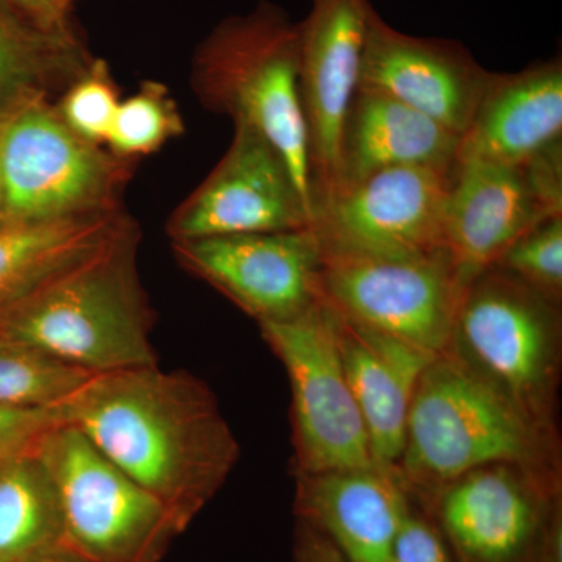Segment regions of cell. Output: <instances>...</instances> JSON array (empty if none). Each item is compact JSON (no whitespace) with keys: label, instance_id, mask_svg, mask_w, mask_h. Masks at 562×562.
I'll use <instances>...</instances> for the list:
<instances>
[{"label":"cell","instance_id":"obj_1","mask_svg":"<svg viewBox=\"0 0 562 562\" xmlns=\"http://www.w3.org/2000/svg\"><path fill=\"white\" fill-rule=\"evenodd\" d=\"M187 530L238 464L241 447L209 384L160 366L95 373L58 406Z\"/></svg>","mask_w":562,"mask_h":562},{"label":"cell","instance_id":"obj_2","mask_svg":"<svg viewBox=\"0 0 562 562\" xmlns=\"http://www.w3.org/2000/svg\"><path fill=\"white\" fill-rule=\"evenodd\" d=\"M138 243V228L128 221L99 249L0 310V339L91 373L158 364L154 313L136 266Z\"/></svg>","mask_w":562,"mask_h":562},{"label":"cell","instance_id":"obj_3","mask_svg":"<svg viewBox=\"0 0 562 562\" xmlns=\"http://www.w3.org/2000/svg\"><path fill=\"white\" fill-rule=\"evenodd\" d=\"M561 471L558 432L542 430L482 380L439 355L414 392L397 471L412 495L502 464Z\"/></svg>","mask_w":562,"mask_h":562},{"label":"cell","instance_id":"obj_4","mask_svg":"<svg viewBox=\"0 0 562 562\" xmlns=\"http://www.w3.org/2000/svg\"><path fill=\"white\" fill-rule=\"evenodd\" d=\"M192 87L206 109L254 128L280 151L314 220L297 22L268 0L225 18L195 50Z\"/></svg>","mask_w":562,"mask_h":562},{"label":"cell","instance_id":"obj_5","mask_svg":"<svg viewBox=\"0 0 562 562\" xmlns=\"http://www.w3.org/2000/svg\"><path fill=\"white\" fill-rule=\"evenodd\" d=\"M442 355L498 392L532 424L558 432L561 303L492 266L462 292Z\"/></svg>","mask_w":562,"mask_h":562},{"label":"cell","instance_id":"obj_6","mask_svg":"<svg viewBox=\"0 0 562 562\" xmlns=\"http://www.w3.org/2000/svg\"><path fill=\"white\" fill-rule=\"evenodd\" d=\"M412 497L453 562H562L561 471L502 462Z\"/></svg>","mask_w":562,"mask_h":562},{"label":"cell","instance_id":"obj_7","mask_svg":"<svg viewBox=\"0 0 562 562\" xmlns=\"http://www.w3.org/2000/svg\"><path fill=\"white\" fill-rule=\"evenodd\" d=\"M132 161L81 138L49 101H35L0 127V210L9 222L109 213Z\"/></svg>","mask_w":562,"mask_h":562},{"label":"cell","instance_id":"obj_8","mask_svg":"<svg viewBox=\"0 0 562 562\" xmlns=\"http://www.w3.org/2000/svg\"><path fill=\"white\" fill-rule=\"evenodd\" d=\"M54 480L70 547L80 562H160L184 531L77 428L60 424L35 450Z\"/></svg>","mask_w":562,"mask_h":562},{"label":"cell","instance_id":"obj_9","mask_svg":"<svg viewBox=\"0 0 562 562\" xmlns=\"http://www.w3.org/2000/svg\"><path fill=\"white\" fill-rule=\"evenodd\" d=\"M258 325L290 379L294 473L375 464L344 372L335 310L319 299L299 316Z\"/></svg>","mask_w":562,"mask_h":562},{"label":"cell","instance_id":"obj_10","mask_svg":"<svg viewBox=\"0 0 562 562\" xmlns=\"http://www.w3.org/2000/svg\"><path fill=\"white\" fill-rule=\"evenodd\" d=\"M453 169H384L336 191L316 210L312 225L324 261L397 260L446 250Z\"/></svg>","mask_w":562,"mask_h":562},{"label":"cell","instance_id":"obj_11","mask_svg":"<svg viewBox=\"0 0 562 562\" xmlns=\"http://www.w3.org/2000/svg\"><path fill=\"white\" fill-rule=\"evenodd\" d=\"M557 214H562V143L524 165L457 162L443 249L468 286L524 233Z\"/></svg>","mask_w":562,"mask_h":562},{"label":"cell","instance_id":"obj_12","mask_svg":"<svg viewBox=\"0 0 562 562\" xmlns=\"http://www.w3.org/2000/svg\"><path fill=\"white\" fill-rule=\"evenodd\" d=\"M462 283L446 250L397 260L322 262L321 299L344 319L442 355L452 336Z\"/></svg>","mask_w":562,"mask_h":562},{"label":"cell","instance_id":"obj_13","mask_svg":"<svg viewBox=\"0 0 562 562\" xmlns=\"http://www.w3.org/2000/svg\"><path fill=\"white\" fill-rule=\"evenodd\" d=\"M187 271L262 322L299 316L321 299L322 250L312 228L172 241Z\"/></svg>","mask_w":562,"mask_h":562},{"label":"cell","instance_id":"obj_14","mask_svg":"<svg viewBox=\"0 0 562 562\" xmlns=\"http://www.w3.org/2000/svg\"><path fill=\"white\" fill-rule=\"evenodd\" d=\"M313 213L286 160L265 136L235 125L216 168L168 222L172 241L312 228Z\"/></svg>","mask_w":562,"mask_h":562},{"label":"cell","instance_id":"obj_15","mask_svg":"<svg viewBox=\"0 0 562 562\" xmlns=\"http://www.w3.org/2000/svg\"><path fill=\"white\" fill-rule=\"evenodd\" d=\"M373 10L371 0H312L308 16L297 22L314 214L336 190L339 133L360 88Z\"/></svg>","mask_w":562,"mask_h":562},{"label":"cell","instance_id":"obj_16","mask_svg":"<svg viewBox=\"0 0 562 562\" xmlns=\"http://www.w3.org/2000/svg\"><path fill=\"white\" fill-rule=\"evenodd\" d=\"M490 72L460 41L408 35L373 10L360 88L383 92L461 136Z\"/></svg>","mask_w":562,"mask_h":562},{"label":"cell","instance_id":"obj_17","mask_svg":"<svg viewBox=\"0 0 562 562\" xmlns=\"http://www.w3.org/2000/svg\"><path fill=\"white\" fill-rule=\"evenodd\" d=\"M409 492L401 473L373 464L295 473L297 520L321 531L349 562H392Z\"/></svg>","mask_w":562,"mask_h":562},{"label":"cell","instance_id":"obj_18","mask_svg":"<svg viewBox=\"0 0 562 562\" xmlns=\"http://www.w3.org/2000/svg\"><path fill=\"white\" fill-rule=\"evenodd\" d=\"M562 143V61L532 63L519 72H490L457 162L524 165Z\"/></svg>","mask_w":562,"mask_h":562},{"label":"cell","instance_id":"obj_19","mask_svg":"<svg viewBox=\"0 0 562 562\" xmlns=\"http://www.w3.org/2000/svg\"><path fill=\"white\" fill-rule=\"evenodd\" d=\"M336 331L344 372L368 431L373 462L397 471L414 392L436 355L361 327L338 313Z\"/></svg>","mask_w":562,"mask_h":562},{"label":"cell","instance_id":"obj_20","mask_svg":"<svg viewBox=\"0 0 562 562\" xmlns=\"http://www.w3.org/2000/svg\"><path fill=\"white\" fill-rule=\"evenodd\" d=\"M460 140V135L412 106L358 88L339 133L335 192L384 169H453Z\"/></svg>","mask_w":562,"mask_h":562},{"label":"cell","instance_id":"obj_21","mask_svg":"<svg viewBox=\"0 0 562 562\" xmlns=\"http://www.w3.org/2000/svg\"><path fill=\"white\" fill-rule=\"evenodd\" d=\"M92 60L72 24L46 27L13 0H0V124L22 106L65 91Z\"/></svg>","mask_w":562,"mask_h":562},{"label":"cell","instance_id":"obj_22","mask_svg":"<svg viewBox=\"0 0 562 562\" xmlns=\"http://www.w3.org/2000/svg\"><path fill=\"white\" fill-rule=\"evenodd\" d=\"M128 220L121 210L65 220L5 222L0 227V310L113 238Z\"/></svg>","mask_w":562,"mask_h":562},{"label":"cell","instance_id":"obj_23","mask_svg":"<svg viewBox=\"0 0 562 562\" xmlns=\"http://www.w3.org/2000/svg\"><path fill=\"white\" fill-rule=\"evenodd\" d=\"M35 450L0 464V562H80L57 487Z\"/></svg>","mask_w":562,"mask_h":562},{"label":"cell","instance_id":"obj_24","mask_svg":"<svg viewBox=\"0 0 562 562\" xmlns=\"http://www.w3.org/2000/svg\"><path fill=\"white\" fill-rule=\"evenodd\" d=\"M95 373L0 339V405L58 408Z\"/></svg>","mask_w":562,"mask_h":562},{"label":"cell","instance_id":"obj_25","mask_svg":"<svg viewBox=\"0 0 562 562\" xmlns=\"http://www.w3.org/2000/svg\"><path fill=\"white\" fill-rule=\"evenodd\" d=\"M183 128L179 106L168 88L157 81H146L138 92L121 101L106 146L116 157L135 161L161 149L180 136Z\"/></svg>","mask_w":562,"mask_h":562},{"label":"cell","instance_id":"obj_26","mask_svg":"<svg viewBox=\"0 0 562 562\" xmlns=\"http://www.w3.org/2000/svg\"><path fill=\"white\" fill-rule=\"evenodd\" d=\"M121 99L109 65L94 58L90 68L63 92L57 110L66 125L90 143L103 146Z\"/></svg>","mask_w":562,"mask_h":562},{"label":"cell","instance_id":"obj_27","mask_svg":"<svg viewBox=\"0 0 562 562\" xmlns=\"http://www.w3.org/2000/svg\"><path fill=\"white\" fill-rule=\"evenodd\" d=\"M497 268L513 273L553 302H562V214L524 233L506 249Z\"/></svg>","mask_w":562,"mask_h":562},{"label":"cell","instance_id":"obj_28","mask_svg":"<svg viewBox=\"0 0 562 562\" xmlns=\"http://www.w3.org/2000/svg\"><path fill=\"white\" fill-rule=\"evenodd\" d=\"M392 562H453L441 531L412 495L392 543Z\"/></svg>","mask_w":562,"mask_h":562},{"label":"cell","instance_id":"obj_29","mask_svg":"<svg viewBox=\"0 0 562 562\" xmlns=\"http://www.w3.org/2000/svg\"><path fill=\"white\" fill-rule=\"evenodd\" d=\"M65 424L60 408L0 405V464L31 453L52 428Z\"/></svg>","mask_w":562,"mask_h":562},{"label":"cell","instance_id":"obj_30","mask_svg":"<svg viewBox=\"0 0 562 562\" xmlns=\"http://www.w3.org/2000/svg\"><path fill=\"white\" fill-rule=\"evenodd\" d=\"M294 562H349L321 531L297 520L294 538Z\"/></svg>","mask_w":562,"mask_h":562},{"label":"cell","instance_id":"obj_31","mask_svg":"<svg viewBox=\"0 0 562 562\" xmlns=\"http://www.w3.org/2000/svg\"><path fill=\"white\" fill-rule=\"evenodd\" d=\"M13 3L22 13L46 27L70 24L69 13L61 9L58 0H13Z\"/></svg>","mask_w":562,"mask_h":562},{"label":"cell","instance_id":"obj_32","mask_svg":"<svg viewBox=\"0 0 562 562\" xmlns=\"http://www.w3.org/2000/svg\"><path fill=\"white\" fill-rule=\"evenodd\" d=\"M60 2L61 9L69 13L70 5H72L74 0H58Z\"/></svg>","mask_w":562,"mask_h":562},{"label":"cell","instance_id":"obj_33","mask_svg":"<svg viewBox=\"0 0 562 562\" xmlns=\"http://www.w3.org/2000/svg\"><path fill=\"white\" fill-rule=\"evenodd\" d=\"M5 222H9L5 220V216H3L2 210H0V227H2Z\"/></svg>","mask_w":562,"mask_h":562},{"label":"cell","instance_id":"obj_34","mask_svg":"<svg viewBox=\"0 0 562 562\" xmlns=\"http://www.w3.org/2000/svg\"><path fill=\"white\" fill-rule=\"evenodd\" d=\"M0 127H2V124H0Z\"/></svg>","mask_w":562,"mask_h":562},{"label":"cell","instance_id":"obj_35","mask_svg":"<svg viewBox=\"0 0 562 562\" xmlns=\"http://www.w3.org/2000/svg\"><path fill=\"white\" fill-rule=\"evenodd\" d=\"M2 464H3V462H2Z\"/></svg>","mask_w":562,"mask_h":562}]
</instances>
